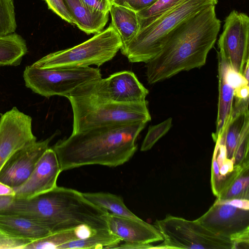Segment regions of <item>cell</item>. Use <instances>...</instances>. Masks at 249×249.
<instances>
[{
	"mask_svg": "<svg viewBox=\"0 0 249 249\" xmlns=\"http://www.w3.org/2000/svg\"><path fill=\"white\" fill-rule=\"evenodd\" d=\"M61 172L54 151L49 147L28 179L14 188L15 198L27 199L52 190L57 186V180Z\"/></svg>",
	"mask_w": 249,
	"mask_h": 249,
	"instance_id": "5bb4252c",
	"label": "cell"
},
{
	"mask_svg": "<svg viewBox=\"0 0 249 249\" xmlns=\"http://www.w3.org/2000/svg\"><path fill=\"white\" fill-rule=\"evenodd\" d=\"M183 0H158L148 8L136 13L139 23V31Z\"/></svg>",
	"mask_w": 249,
	"mask_h": 249,
	"instance_id": "d4e9b609",
	"label": "cell"
},
{
	"mask_svg": "<svg viewBox=\"0 0 249 249\" xmlns=\"http://www.w3.org/2000/svg\"><path fill=\"white\" fill-rule=\"evenodd\" d=\"M121 242L117 245L114 249H153L154 247V246L151 244H141L124 242L121 243Z\"/></svg>",
	"mask_w": 249,
	"mask_h": 249,
	"instance_id": "1f68e13d",
	"label": "cell"
},
{
	"mask_svg": "<svg viewBox=\"0 0 249 249\" xmlns=\"http://www.w3.org/2000/svg\"><path fill=\"white\" fill-rule=\"evenodd\" d=\"M85 227H86L51 233L43 238L29 243L23 249H58L62 245L87 237L90 234L85 233H91L94 231L88 228L82 230Z\"/></svg>",
	"mask_w": 249,
	"mask_h": 249,
	"instance_id": "44dd1931",
	"label": "cell"
},
{
	"mask_svg": "<svg viewBox=\"0 0 249 249\" xmlns=\"http://www.w3.org/2000/svg\"><path fill=\"white\" fill-rule=\"evenodd\" d=\"M145 123L107 125L71 133L52 148L61 171L83 166L115 167L127 162L137 149L136 141Z\"/></svg>",
	"mask_w": 249,
	"mask_h": 249,
	"instance_id": "7a4b0ae2",
	"label": "cell"
},
{
	"mask_svg": "<svg viewBox=\"0 0 249 249\" xmlns=\"http://www.w3.org/2000/svg\"><path fill=\"white\" fill-rule=\"evenodd\" d=\"M86 6L95 13H109L111 3L110 0H82Z\"/></svg>",
	"mask_w": 249,
	"mask_h": 249,
	"instance_id": "4dcf8cb0",
	"label": "cell"
},
{
	"mask_svg": "<svg viewBox=\"0 0 249 249\" xmlns=\"http://www.w3.org/2000/svg\"><path fill=\"white\" fill-rule=\"evenodd\" d=\"M217 0H184L145 27L121 52L132 63H147L162 49L170 33L188 18L213 5Z\"/></svg>",
	"mask_w": 249,
	"mask_h": 249,
	"instance_id": "277c9868",
	"label": "cell"
},
{
	"mask_svg": "<svg viewBox=\"0 0 249 249\" xmlns=\"http://www.w3.org/2000/svg\"><path fill=\"white\" fill-rule=\"evenodd\" d=\"M25 86L49 98L70 96L79 88L102 78L101 71L89 67L43 69L27 66L23 74Z\"/></svg>",
	"mask_w": 249,
	"mask_h": 249,
	"instance_id": "52a82bcc",
	"label": "cell"
},
{
	"mask_svg": "<svg viewBox=\"0 0 249 249\" xmlns=\"http://www.w3.org/2000/svg\"><path fill=\"white\" fill-rule=\"evenodd\" d=\"M15 197L12 196H0V211L8 208L13 203Z\"/></svg>",
	"mask_w": 249,
	"mask_h": 249,
	"instance_id": "d6a6232c",
	"label": "cell"
},
{
	"mask_svg": "<svg viewBox=\"0 0 249 249\" xmlns=\"http://www.w3.org/2000/svg\"><path fill=\"white\" fill-rule=\"evenodd\" d=\"M106 218L109 231L122 242L151 244L163 241V237L157 228L141 219H134L109 212Z\"/></svg>",
	"mask_w": 249,
	"mask_h": 249,
	"instance_id": "2e32d148",
	"label": "cell"
},
{
	"mask_svg": "<svg viewBox=\"0 0 249 249\" xmlns=\"http://www.w3.org/2000/svg\"><path fill=\"white\" fill-rule=\"evenodd\" d=\"M148 92L134 72L124 71L83 86L70 96L89 94L104 101L129 104L145 101Z\"/></svg>",
	"mask_w": 249,
	"mask_h": 249,
	"instance_id": "30bf717a",
	"label": "cell"
},
{
	"mask_svg": "<svg viewBox=\"0 0 249 249\" xmlns=\"http://www.w3.org/2000/svg\"><path fill=\"white\" fill-rule=\"evenodd\" d=\"M219 96L216 131L213 133L214 141L223 132L229 121L232 111L234 89L249 83L242 74L235 71L218 53Z\"/></svg>",
	"mask_w": 249,
	"mask_h": 249,
	"instance_id": "9a60e30c",
	"label": "cell"
},
{
	"mask_svg": "<svg viewBox=\"0 0 249 249\" xmlns=\"http://www.w3.org/2000/svg\"><path fill=\"white\" fill-rule=\"evenodd\" d=\"M73 112L72 133L107 125L137 123L151 119L147 101L123 104L100 100L89 94L67 98Z\"/></svg>",
	"mask_w": 249,
	"mask_h": 249,
	"instance_id": "5b68a950",
	"label": "cell"
},
{
	"mask_svg": "<svg viewBox=\"0 0 249 249\" xmlns=\"http://www.w3.org/2000/svg\"><path fill=\"white\" fill-rule=\"evenodd\" d=\"M111 4L121 6L136 13L152 5L158 0H110Z\"/></svg>",
	"mask_w": 249,
	"mask_h": 249,
	"instance_id": "83f0119b",
	"label": "cell"
},
{
	"mask_svg": "<svg viewBox=\"0 0 249 249\" xmlns=\"http://www.w3.org/2000/svg\"><path fill=\"white\" fill-rule=\"evenodd\" d=\"M25 40L15 32L0 35V66L19 65L27 53Z\"/></svg>",
	"mask_w": 249,
	"mask_h": 249,
	"instance_id": "ffe728a7",
	"label": "cell"
},
{
	"mask_svg": "<svg viewBox=\"0 0 249 249\" xmlns=\"http://www.w3.org/2000/svg\"><path fill=\"white\" fill-rule=\"evenodd\" d=\"M0 196H15V192L14 188L0 181Z\"/></svg>",
	"mask_w": 249,
	"mask_h": 249,
	"instance_id": "836d02e7",
	"label": "cell"
},
{
	"mask_svg": "<svg viewBox=\"0 0 249 249\" xmlns=\"http://www.w3.org/2000/svg\"><path fill=\"white\" fill-rule=\"evenodd\" d=\"M154 226L163 242L153 249H233L231 240L215 234L195 220L167 214Z\"/></svg>",
	"mask_w": 249,
	"mask_h": 249,
	"instance_id": "ba28073f",
	"label": "cell"
},
{
	"mask_svg": "<svg viewBox=\"0 0 249 249\" xmlns=\"http://www.w3.org/2000/svg\"><path fill=\"white\" fill-rule=\"evenodd\" d=\"M220 26L215 5L183 21L168 35L158 54L146 63L148 83L153 84L204 65Z\"/></svg>",
	"mask_w": 249,
	"mask_h": 249,
	"instance_id": "6da1fadb",
	"label": "cell"
},
{
	"mask_svg": "<svg viewBox=\"0 0 249 249\" xmlns=\"http://www.w3.org/2000/svg\"><path fill=\"white\" fill-rule=\"evenodd\" d=\"M56 134L57 133L44 141H36L16 151L1 169L0 181L13 188L24 183Z\"/></svg>",
	"mask_w": 249,
	"mask_h": 249,
	"instance_id": "4fadbf2b",
	"label": "cell"
},
{
	"mask_svg": "<svg viewBox=\"0 0 249 249\" xmlns=\"http://www.w3.org/2000/svg\"><path fill=\"white\" fill-rule=\"evenodd\" d=\"M0 232L12 237L32 241L52 233L46 228L28 218L5 213H0Z\"/></svg>",
	"mask_w": 249,
	"mask_h": 249,
	"instance_id": "e0dca14e",
	"label": "cell"
},
{
	"mask_svg": "<svg viewBox=\"0 0 249 249\" xmlns=\"http://www.w3.org/2000/svg\"><path fill=\"white\" fill-rule=\"evenodd\" d=\"M32 241L12 237L0 232V249H23Z\"/></svg>",
	"mask_w": 249,
	"mask_h": 249,
	"instance_id": "f546056e",
	"label": "cell"
},
{
	"mask_svg": "<svg viewBox=\"0 0 249 249\" xmlns=\"http://www.w3.org/2000/svg\"><path fill=\"white\" fill-rule=\"evenodd\" d=\"M172 124V118H169L163 122L150 126L142 143L141 151L150 150L156 142L169 130Z\"/></svg>",
	"mask_w": 249,
	"mask_h": 249,
	"instance_id": "4316f807",
	"label": "cell"
},
{
	"mask_svg": "<svg viewBox=\"0 0 249 249\" xmlns=\"http://www.w3.org/2000/svg\"><path fill=\"white\" fill-rule=\"evenodd\" d=\"M108 213L89 201L83 193L57 186L31 198H15L10 206L0 211V213L32 220L52 233L82 227L93 231L108 230Z\"/></svg>",
	"mask_w": 249,
	"mask_h": 249,
	"instance_id": "3957f363",
	"label": "cell"
},
{
	"mask_svg": "<svg viewBox=\"0 0 249 249\" xmlns=\"http://www.w3.org/2000/svg\"><path fill=\"white\" fill-rule=\"evenodd\" d=\"M83 196L95 205L110 213L134 219H140L125 205L123 199L120 196L109 193H83Z\"/></svg>",
	"mask_w": 249,
	"mask_h": 249,
	"instance_id": "603a6c76",
	"label": "cell"
},
{
	"mask_svg": "<svg viewBox=\"0 0 249 249\" xmlns=\"http://www.w3.org/2000/svg\"><path fill=\"white\" fill-rule=\"evenodd\" d=\"M121 242L108 230H97L87 237L64 244L58 249H114Z\"/></svg>",
	"mask_w": 249,
	"mask_h": 249,
	"instance_id": "7402d4cb",
	"label": "cell"
},
{
	"mask_svg": "<svg viewBox=\"0 0 249 249\" xmlns=\"http://www.w3.org/2000/svg\"><path fill=\"white\" fill-rule=\"evenodd\" d=\"M109 12L111 16V24L119 35L124 46L138 32L139 23L137 13L124 7L113 4H111Z\"/></svg>",
	"mask_w": 249,
	"mask_h": 249,
	"instance_id": "d6986e66",
	"label": "cell"
},
{
	"mask_svg": "<svg viewBox=\"0 0 249 249\" xmlns=\"http://www.w3.org/2000/svg\"><path fill=\"white\" fill-rule=\"evenodd\" d=\"M249 165L245 166L237 176L217 197L221 201L249 199Z\"/></svg>",
	"mask_w": 249,
	"mask_h": 249,
	"instance_id": "cb8c5ba5",
	"label": "cell"
},
{
	"mask_svg": "<svg viewBox=\"0 0 249 249\" xmlns=\"http://www.w3.org/2000/svg\"><path fill=\"white\" fill-rule=\"evenodd\" d=\"M17 23L13 0H0V35L15 32Z\"/></svg>",
	"mask_w": 249,
	"mask_h": 249,
	"instance_id": "484cf974",
	"label": "cell"
},
{
	"mask_svg": "<svg viewBox=\"0 0 249 249\" xmlns=\"http://www.w3.org/2000/svg\"><path fill=\"white\" fill-rule=\"evenodd\" d=\"M249 60L246 63L243 71V75L245 79L249 81Z\"/></svg>",
	"mask_w": 249,
	"mask_h": 249,
	"instance_id": "e575fe53",
	"label": "cell"
},
{
	"mask_svg": "<svg viewBox=\"0 0 249 249\" xmlns=\"http://www.w3.org/2000/svg\"><path fill=\"white\" fill-rule=\"evenodd\" d=\"M249 17L232 10L226 18L218 40V52L236 72L242 74L249 60Z\"/></svg>",
	"mask_w": 249,
	"mask_h": 249,
	"instance_id": "8fae6325",
	"label": "cell"
},
{
	"mask_svg": "<svg viewBox=\"0 0 249 249\" xmlns=\"http://www.w3.org/2000/svg\"><path fill=\"white\" fill-rule=\"evenodd\" d=\"M32 118L14 107L0 119V171L18 150L36 141Z\"/></svg>",
	"mask_w": 249,
	"mask_h": 249,
	"instance_id": "7c38bea8",
	"label": "cell"
},
{
	"mask_svg": "<svg viewBox=\"0 0 249 249\" xmlns=\"http://www.w3.org/2000/svg\"><path fill=\"white\" fill-rule=\"evenodd\" d=\"M196 220L215 234L232 241L235 249L249 248V200L216 199Z\"/></svg>",
	"mask_w": 249,
	"mask_h": 249,
	"instance_id": "9c48e42d",
	"label": "cell"
},
{
	"mask_svg": "<svg viewBox=\"0 0 249 249\" xmlns=\"http://www.w3.org/2000/svg\"><path fill=\"white\" fill-rule=\"evenodd\" d=\"M47 3L49 9L67 22L75 25L74 22L66 7L63 0H43Z\"/></svg>",
	"mask_w": 249,
	"mask_h": 249,
	"instance_id": "f1b7e54d",
	"label": "cell"
},
{
	"mask_svg": "<svg viewBox=\"0 0 249 249\" xmlns=\"http://www.w3.org/2000/svg\"><path fill=\"white\" fill-rule=\"evenodd\" d=\"M122 42L110 24L85 42L67 49L52 53L34 63L36 68L98 67L111 60L120 50Z\"/></svg>",
	"mask_w": 249,
	"mask_h": 249,
	"instance_id": "8992f818",
	"label": "cell"
},
{
	"mask_svg": "<svg viewBox=\"0 0 249 249\" xmlns=\"http://www.w3.org/2000/svg\"><path fill=\"white\" fill-rule=\"evenodd\" d=\"M74 24L87 34H97L103 31L108 19L109 13H95L90 10L82 0H63Z\"/></svg>",
	"mask_w": 249,
	"mask_h": 249,
	"instance_id": "ac0fdd59",
	"label": "cell"
}]
</instances>
